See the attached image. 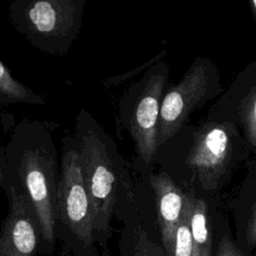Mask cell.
<instances>
[{"mask_svg": "<svg viewBox=\"0 0 256 256\" xmlns=\"http://www.w3.org/2000/svg\"><path fill=\"white\" fill-rule=\"evenodd\" d=\"M246 240L250 246L256 244V198L252 206L251 215L246 229Z\"/></svg>", "mask_w": 256, "mask_h": 256, "instance_id": "e0dca14e", "label": "cell"}, {"mask_svg": "<svg viewBox=\"0 0 256 256\" xmlns=\"http://www.w3.org/2000/svg\"><path fill=\"white\" fill-rule=\"evenodd\" d=\"M6 194L9 209L0 227V256H36L41 252V233L32 205L15 183Z\"/></svg>", "mask_w": 256, "mask_h": 256, "instance_id": "ba28073f", "label": "cell"}, {"mask_svg": "<svg viewBox=\"0 0 256 256\" xmlns=\"http://www.w3.org/2000/svg\"><path fill=\"white\" fill-rule=\"evenodd\" d=\"M13 183V176L7 160L5 146L0 143V189H4V191L8 193Z\"/></svg>", "mask_w": 256, "mask_h": 256, "instance_id": "9a60e30c", "label": "cell"}, {"mask_svg": "<svg viewBox=\"0 0 256 256\" xmlns=\"http://www.w3.org/2000/svg\"><path fill=\"white\" fill-rule=\"evenodd\" d=\"M189 223L194 256H211L212 241L208 208L203 199L194 197Z\"/></svg>", "mask_w": 256, "mask_h": 256, "instance_id": "8fae6325", "label": "cell"}, {"mask_svg": "<svg viewBox=\"0 0 256 256\" xmlns=\"http://www.w3.org/2000/svg\"><path fill=\"white\" fill-rule=\"evenodd\" d=\"M119 256H166L162 245L155 242L141 223H130L125 217L119 241Z\"/></svg>", "mask_w": 256, "mask_h": 256, "instance_id": "30bf717a", "label": "cell"}, {"mask_svg": "<svg viewBox=\"0 0 256 256\" xmlns=\"http://www.w3.org/2000/svg\"><path fill=\"white\" fill-rule=\"evenodd\" d=\"M250 8H251V12L254 17V20L256 21V0L250 1Z\"/></svg>", "mask_w": 256, "mask_h": 256, "instance_id": "ac0fdd59", "label": "cell"}, {"mask_svg": "<svg viewBox=\"0 0 256 256\" xmlns=\"http://www.w3.org/2000/svg\"><path fill=\"white\" fill-rule=\"evenodd\" d=\"M239 115L249 143L256 147V85L239 103Z\"/></svg>", "mask_w": 256, "mask_h": 256, "instance_id": "5bb4252c", "label": "cell"}, {"mask_svg": "<svg viewBox=\"0 0 256 256\" xmlns=\"http://www.w3.org/2000/svg\"><path fill=\"white\" fill-rule=\"evenodd\" d=\"M149 182L155 196L161 245L166 256H172L176 230L185 206L186 193L164 171L150 174Z\"/></svg>", "mask_w": 256, "mask_h": 256, "instance_id": "9c48e42d", "label": "cell"}, {"mask_svg": "<svg viewBox=\"0 0 256 256\" xmlns=\"http://www.w3.org/2000/svg\"><path fill=\"white\" fill-rule=\"evenodd\" d=\"M85 0H15L9 5L14 28L36 49L65 56L76 40Z\"/></svg>", "mask_w": 256, "mask_h": 256, "instance_id": "277c9868", "label": "cell"}, {"mask_svg": "<svg viewBox=\"0 0 256 256\" xmlns=\"http://www.w3.org/2000/svg\"><path fill=\"white\" fill-rule=\"evenodd\" d=\"M194 195L186 193L185 206L183 210V214L176 230L175 235V243L173 248L172 256H194L192 237L190 231V212L192 208Z\"/></svg>", "mask_w": 256, "mask_h": 256, "instance_id": "4fadbf2b", "label": "cell"}, {"mask_svg": "<svg viewBox=\"0 0 256 256\" xmlns=\"http://www.w3.org/2000/svg\"><path fill=\"white\" fill-rule=\"evenodd\" d=\"M74 137L92 206L95 240L100 256H110L111 220L119 200L120 186H124V159L111 136L86 110H81L77 117Z\"/></svg>", "mask_w": 256, "mask_h": 256, "instance_id": "7a4b0ae2", "label": "cell"}, {"mask_svg": "<svg viewBox=\"0 0 256 256\" xmlns=\"http://www.w3.org/2000/svg\"><path fill=\"white\" fill-rule=\"evenodd\" d=\"M5 151L13 182L27 195L38 221L41 252L51 255L56 241L59 174L51 125L39 120H22L14 129Z\"/></svg>", "mask_w": 256, "mask_h": 256, "instance_id": "6da1fadb", "label": "cell"}, {"mask_svg": "<svg viewBox=\"0 0 256 256\" xmlns=\"http://www.w3.org/2000/svg\"><path fill=\"white\" fill-rule=\"evenodd\" d=\"M215 256H243V254L227 236H223L219 242Z\"/></svg>", "mask_w": 256, "mask_h": 256, "instance_id": "2e32d148", "label": "cell"}, {"mask_svg": "<svg viewBox=\"0 0 256 256\" xmlns=\"http://www.w3.org/2000/svg\"><path fill=\"white\" fill-rule=\"evenodd\" d=\"M168 76V65L157 62L129 87L119 102L120 120L134 141L139 160L145 165L152 162L158 150L157 128Z\"/></svg>", "mask_w": 256, "mask_h": 256, "instance_id": "5b68a950", "label": "cell"}, {"mask_svg": "<svg viewBox=\"0 0 256 256\" xmlns=\"http://www.w3.org/2000/svg\"><path fill=\"white\" fill-rule=\"evenodd\" d=\"M59 176L55 209L56 238L73 256H100L95 240L92 206L74 135L63 140Z\"/></svg>", "mask_w": 256, "mask_h": 256, "instance_id": "3957f363", "label": "cell"}, {"mask_svg": "<svg viewBox=\"0 0 256 256\" xmlns=\"http://www.w3.org/2000/svg\"><path fill=\"white\" fill-rule=\"evenodd\" d=\"M220 91L217 73L212 64L204 58L195 60L183 78L163 95L157 128L158 148L182 128L196 108Z\"/></svg>", "mask_w": 256, "mask_h": 256, "instance_id": "8992f818", "label": "cell"}, {"mask_svg": "<svg viewBox=\"0 0 256 256\" xmlns=\"http://www.w3.org/2000/svg\"><path fill=\"white\" fill-rule=\"evenodd\" d=\"M43 105L45 97L16 80L6 65L0 61V105Z\"/></svg>", "mask_w": 256, "mask_h": 256, "instance_id": "7c38bea8", "label": "cell"}, {"mask_svg": "<svg viewBox=\"0 0 256 256\" xmlns=\"http://www.w3.org/2000/svg\"><path fill=\"white\" fill-rule=\"evenodd\" d=\"M231 153L232 142L226 124L207 122L194 133L186 165L194 172L202 189L211 191L225 174Z\"/></svg>", "mask_w": 256, "mask_h": 256, "instance_id": "52a82bcc", "label": "cell"}]
</instances>
